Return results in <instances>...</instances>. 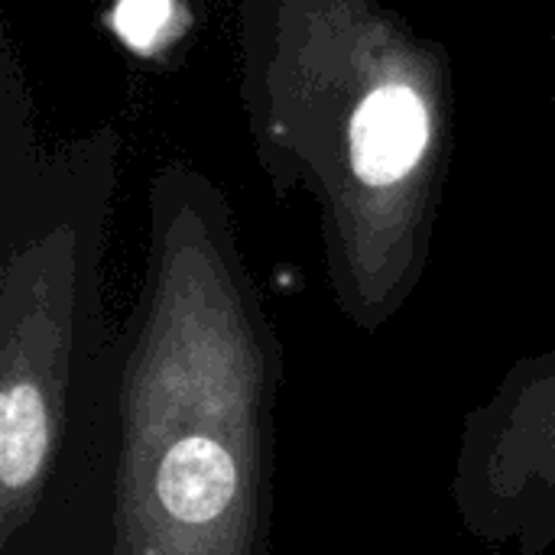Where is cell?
Here are the masks:
<instances>
[{"label":"cell","mask_w":555,"mask_h":555,"mask_svg":"<svg viewBox=\"0 0 555 555\" xmlns=\"http://www.w3.org/2000/svg\"><path fill=\"white\" fill-rule=\"evenodd\" d=\"M237 94L276 192L319 205L341 306L377 325L429 254L455 137L449 49L384 0H241Z\"/></svg>","instance_id":"6da1fadb"},{"label":"cell","mask_w":555,"mask_h":555,"mask_svg":"<svg viewBox=\"0 0 555 555\" xmlns=\"http://www.w3.org/2000/svg\"><path fill=\"white\" fill-rule=\"evenodd\" d=\"M224 192L150 182L143 325L124 380L117 555H260L270 364Z\"/></svg>","instance_id":"7a4b0ae2"},{"label":"cell","mask_w":555,"mask_h":555,"mask_svg":"<svg viewBox=\"0 0 555 555\" xmlns=\"http://www.w3.org/2000/svg\"><path fill=\"white\" fill-rule=\"evenodd\" d=\"M120 159L98 124L46 146L16 42L0 29V517L10 540L46 488L81 293L91 280Z\"/></svg>","instance_id":"3957f363"},{"label":"cell","mask_w":555,"mask_h":555,"mask_svg":"<svg viewBox=\"0 0 555 555\" xmlns=\"http://www.w3.org/2000/svg\"><path fill=\"white\" fill-rule=\"evenodd\" d=\"M462 481H481L488 507L543 514L555 504V361L517 374L465 446Z\"/></svg>","instance_id":"277c9868"}]
</instances>
